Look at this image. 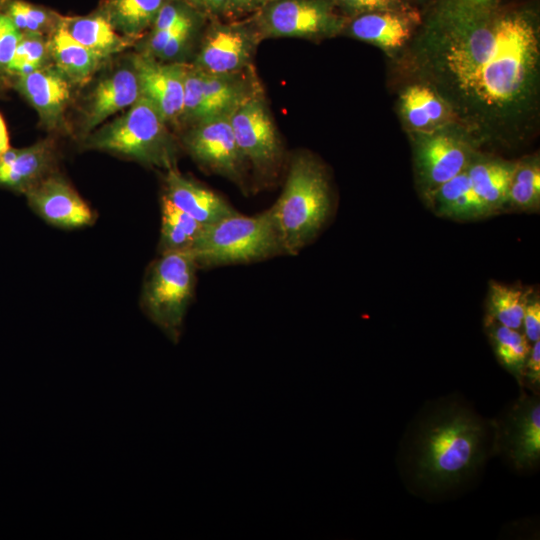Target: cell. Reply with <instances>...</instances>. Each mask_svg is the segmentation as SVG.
<instances>
[{
  "mask_svg": "<svg viewBox=\"0 0 540 540\" xmlns=\"http://www.w3.org/2000/svg\"><path fill=\"white\" fill-rule=\"evenodd\" d=\"M25 196L30 208L54 227L77 229L95 222L93 209L56 171L31 188Z\"/></svg>",
  "mask_w": 540,
  "mask_h": 540,
  "instance_id": "4fadbf2b",
  "label": "cell"
},
{
  "mask_svg": "<svg viewBox=\"0 0 540 540\" xmlns=\"http://www.w3.org/2000/svg\"><path fill=\"white\" fill-rule=\"evenodd\" d=\"M200 75L210 119L230 116L238 106L263 91L253 66L228 74H208L200 71Z\"/></svg>",
  "mask_w": 540,
  "mask_h": 540,
  "instance_id": "ffe728a7",
  "label": "cell"
},
{
  "mask_svg": "<svg viewBox=\"0 0 540 540\" xmlns=\"http://www.w3.org/2000/svg\"><path fill=\"white\" fill-rule=\"evenodd\" d=\"M60 23L76 41L104 60L134 42L119 34L101 11L88 16L60 17Z\"/></svg>",
  "mask_w": 540,
  "mask_h": 540,
  "instance_id": "603a6c76",
  "label": "cell"
},
{
  "mask_svg": "<svg viewBox=\"0 0 540 540\" xmlns=\"http://www.w3.org/2000/svg\"><path fill=\"white\" fill-rule=\"evenodd\" d=\"M525 336L529 342L540 340V303L535 300L528 302L522 320Z\"/></svg>",
  "mask_w": 540,
  "mask_h": 540,
  "instance_id": "e575fe53",
  "label": "cell"
},
{
  "mask_svg": "<svg viewBox=\"0 0 540 540\" xmlns=\"http://www.w3.org/2000/svg\"><path fill=\"white\" fill-rule=\"evenodd\" d=\"M420 22L412 8L369 12L349 17L342 34L394 52L410 42Z\"/></svg>",
  "mask_w": 540,
  "mask_h": 540,
  "instance_id": "9a60e30c",
  "label": "cell"
},
{
  "mask_svg": "<svg viewBox=\"0 0 540 540\" xmlns=\"http://www.w3.org/2000/svg\"><path fill=\"white\" fill-rule=\"evenodd\" d=\"M56 162L57 147L52 140L24 148L9 147L0 156V187L26 194L56 171Z\"/></svg>",
  "mask_w": 540,
  "mask_h": 540,
  "instance_id": "2e32d148",
  "label": "cell"
},
{
  "mask_svg": "<svg viewBox=\"0 0 540 540\" xmlns=\"http://www.w3.org/2000/svg\"><path fill=\"white\" fill-rule=\"evenodd\" d=\"M85 147L166 170L175 167L177 154L168 124L142 95L122 116L90 133Z\"/></svg>",
  "mask_w": 540,
  "mask_h": 540,
  "instance_id": "277c9868",
  "label": "cell"
},
{
  "mask_svg": "<svg viewBox=\"0 0 540 540\" xmlns=\"http://www.w3.org/2000/svg\"><path fill=\"white\" fill-rule=\"evenodd\" d=\"M540 199V167L536 161L515 164L508 200L517 207L530 208Z\"/></svg>",
  "mask_w": 540,
  "mask_h": 540,
  "instance_id": "f1b7e54d",
  "label": "cell"
},
{
  "mask_svg": "<svg viewBox=\"0 0 540 540\" xmlns=\"http://www.w3.org/2000/svg\"><path fill=\"white\" fill-rule=\"evenodd\" d=\"M229 118L246 164L261 174L274 172L280 165L283 149L263 91L238 106Z\"/></svg>",
  "mask_w": 540,
  "mask_h": 540,
  "instance_id": "9c48e42d",
  "label": "cell"
},
{
  "mask_svg": "<svg viewBox=\"0 0 540 540\" xmlns=\"http://www.w3.org/2000/svg\"><path fill=\"white\" fill-rule=\"evenodd\" d=\"M170 0H106L101 12L114 29L135 40L150 29L161 8Z\"/></svg>",
  "mask_w": 540,
  "mask_h": 540,
  "instance_id": "d4e9b609",
  "label": "cell"
},
{
  "mask_svg": "<svg viewBox=\"0 0 540 540\" xmlns=\"http://www.w3.org/2000/svg\"><path fill=\"white\" fill-rule=\"evenodd\" d=\"M345 16L353 17L363 13L410 9L405 0H330Z\"/></svg>",
  "mask_w": 540,
  "mask_h": 540,
  "instance_id": "1f68e13d",
  "label": "cell"
},
{
  "mask_svg": "<svg viewBox=\"0 0 540 540\" xmlns=\"http://www.w3.org/2000/svg\"><path fill=\"white\" fill-rule=\"evenodd\" d=\"M400 110L405 123L414 133H427L456 125L454 115L444 100L431 87L420 82L402 91Z\"/></svg>",
  "mask_w": 540,
  "mask_h": 540,
  "instance_id": "44dd1931",
  "label": "cell"
},
{
  "mask_svg": "<svg viewBox=\"0 0 540 540\" xmlns=\"http://www.w3.org/2000/svg\"><path fill=\"white\" fill-rule=\"evenodd\" d=\"M8 0H0V8L7 3Z\"/></svg>",
  "mask_w": 540,
  "mask_h": 540,
  "instance_id": "f35d334b",
  "label": "cell"
},
{
  "mask_svg": "<svg viewBox=\"0 0 540 540\" xmlns=\"http://www.w3.org/2000/svg\"><path fill=\"white\" fill-rule=\"evenodd\" d=\"M249 17L262 40L317 41L342 34L348 20L330 0H273Z\"/></svg>",
  "mask_w": 540,
  "mask_h": 540,
  "instance_id": "52a82bcc",
  "label": "cell"
},
{
  "mask_svg": "<svg viewBox=\"0 0 540 540\" xmlns=\"http://www.w3.org/2000/svg\"><path fill=\"white\" fill-rule=\"evenodd\" d=\"M9 136L5 122L0 114V156L9 149Z\"/></svg>",
  "mask_w": 540,
  "mask_h": 540,
  "instance_id": "74e56055",
  "label": "cell"
},
{
  "mask_svg": "<svg viewBox=\"0 0 540 540\" xmlns=\"http://www.w3.org/2000/svg\"><path fill=\"white\" fill-rule=\"evenodd\" d=\"M183 144L201 167L242 185L246 162L236 144L229 116L190 127Z\"/></svg>",
  "mask_w": 540,
  "mask_h": 540,
  "instance_id": "8fae6325",
  "label": "cell"
},
{
  "mask_svg": "<svg viewBox=\"0 0 540 540\" xmlns=\"http://www.w3.org/2000/svg\"><path fill=\"white\" fill-rule=\"evenodd\" d=\"M49 55L43 34L23 32L7 67V75L24 76L44 67Z\"/></svg>",
  "mask_w": 540,
  "mask_h": 540,
  "instance_id": "83f0119b",
  "label": "cell"
},
{
  "mask_svg": "<svg viewBox=\"0 0 540 540\" xmlns=\"http://www.w3.org/2000/svg\"><path fill=\"white\" fill-rule=\"evenodd\" d=\"M416 134V166L424 189L431 195L439 186L466 170L472 160L471 140L450 125Z\"/></svg>",
  "mask_w": 540,
  "mask_h": 540,
  "instance_id": "30bf717a",
  "label": "cell"
},
{
  "mask_svg": "<svg viewBox=\"0 0 540 540\" xmlns=\"http://www.w3.org/2000/svg\"><path fill=\"white\" fill-rule=\"evenodd\" d=\"M273 0H230V20L251 16Z\"/></svg>",
  "mask_w": 540,
  "mask_h": 540,
  "instance_id": "8d00e7d4",
  "label": "cell"
},
{
  "mask_svg": "<svg viewBox=\"0 0 540 540\" xmlns=\"http://www.w3.org/2000/svg\"><path fill=\"white\" fill-rule=\"evenodd\" d=\"M403 58L448 105L470 139L529 135L540 108V25L501 0H435Z\"/></svg>",
  "mask_w": 540,
  "mask_h": 540,
  "instance_id": "6da1fadb",
  "label": "cell"
},
{
  "mask_svg": "<svg viewBox=\"0 0 540 540\" xmlns=\"http://www.w3.org/2000/svg\"><path fill=\"white\" fill-rule=\"evenodd\" d=\"M484 423L471 412L447 407L422 426L414 453L416 478L431 488L456 484L486 457Z\"/></svg>",
  "mask_w": 540,
  "mask_h": 540,
  "instance_id": "7a4b0ae2",
  "label": "cell"
},
{
  "mask_svg": "<svg viewBox=\"0 0 540 540\" xmlns=\"http://www.w3.org/2000/svg\"><path fill=\"white\" fill-rule=\"evenodd\" d=\"M209 119L210 114L202 87L200 71L188 63L185 73L183 109L180 124L185 123L192 127Z\"/></svg>",
  "mask_w": 540,
  "mask_h": 540,
  "instance_id": "f546056e",
  "label": "cell"
},
{
  "mask_svg": "<svg viewBox=\"0 0 540 540\" xmlns=\"http://www.w3.org/2000/svg\"><path fill=\"white\" fill-rule=\"evenodd\" d=\"M71 82L56 68L42 67L19 76L15 88L37 111L43 125L60 127L71 98Z\"/></svg>",
  "mask_w": 540,
  "mask_h": 540,
  "instance_id": "e0dca14e",
  "label": "cell"
},
{
  "mask_svg": "<svg viewBox=\"0 0 540 540\" xmlns=\"http://www.w3.org/2000/svg\"><path fill=\"white\" fill-rule=\"evenodd\" d=\"M282 252L269 210L255 216L237 212L205 226L190 253L197 265L260 260Z\"/></svg>",
  "mask_w": 540,
  "mask_h": 540,
  "instance_id": "8992f818",
  "label": "cell"
},
{
  "mask_svg": "<svg viewBox=\"0 0 540 540\" xmlns=\"http://www.w3.org/2000/svg\"><path fill=\"white\" fill-rule=\"evenodd\" d=\"M496 446L518 470L535 466L540 458V403L522 395L496 429Z\"/></svg>",
  "mask_w": 540,
  "mask_h": 540,
  "instance_id": "5bb4252c",
  "label": "cell"
},
{
  "mask_svg": "<svg viewBox=\"0 0 540 540\" xmlns=\"http://www.w3.org/2000/svg\"><path fill=\"white\" fill-rule=\"evenodd\" d=\"M21 34L7 14L0 11V77L7 75V67L13 58Z\"/></svg>",
  "mask_w": 540,
  "mask_h": 540,
  "instance_id": "d6a6232c",
  "label": "cell"
},
{
  "mask_svg": "<svg viewBox=\"0 0 540 540\" xmlns=\"http://www.w3.org/2000/svg\"><path fill=\"white\" fill-rule=\"evenodd\" d=\"M329 208V185L322 166L310 154H296L281 195L268 209L282 252L297 254L320 230Z\"/></svg>",
  "mask_w": 540,
  "mask_h": 540,
  "instance_id": "3957f363",
  "label": "cell"
},
{
  "mask_svg": "<svg viewBox=\"0 0 540 540\" xmlns=\"http://www.w3.org/2000/svg\"><path fill=\"white\" fill-rule=\"evenodd\" d=\"M187 65L163 62L143 52L131 59L141 95L154 105L168 125L181 122Z\"/></svg>",
  "mask_w": 540,
  "mask_h": 540,
  "instance_id": "7c38bea8",
  "label": "cell"
},
{
  "mask_svg": "<svg viewBox=\"0 0 540 540\" xmlns=\"http://www.w3.org/2000/svg\"><path fill=\"white\" fill-rule=\"evenodd\" d=\"M491 327V340L495 354L501 364L521 380L523 368L530 353V344L525 334L496 322Z\"/></svg>",
  "mask_w": 540,
  "mask_h": 540,
  "instance_id": "4316f807",
  "label": "cell"
},
{
  "mask_svg": "<svg viewBox=\"0 0 540 540\" xmlns=\"http://www.w3.org/2000/svg\"><path fill=\"white\" fill-rule=\"evenodd\" d=\"M166 171L163 196L203 226L236 213L223 198L182 175L176 167Z\"/></svg>",
  "mask_w": 540,
  "mask_h": 540,
  "instance_id": "ac0fdd59",
  "label": "cell"
},
{
  "mask_svg": "<svg viewBox=\"0 0 540 540\" xmlns=\"http://www.w3.org/2000/svg\"><path fill=\"white\" fill-rule=\"evenodd\" d=\"M528 293L521 288L493 282L489 290V320L511 329L519 330Z\"/></svg>",
  "mask_w": 540,
  "mask_h": 540,
  "instance_id": "484cf974",
  "label": "cell"
},
{
  "mask_svg": "<svg viewBox=\"0 0 540 540\" xmlns=\"http://www.w3.org/2000/svg\"><path fill=\"white\" fill-rule=\"evenodd\" d=\"M141 96L134 69L123 68L100 80L87 101L83 131L89 133L108 117L133 105Z\"/></svg>",
  "mask_w": 540,
  "mask_h": 540,
  "instance_id": "d6986e66",
  "label": "cell"
},
{
  "mask_svg": "<svg viewBox=\"0 0 540 540\" xmlns=\"http://www.w3.org/2000/svg\"><path fill=\"white\" fill-rule=\"evenodd\" d=\"M55 67L72 83L86 82L104 60L76 41L60 23L47 41Z\"/></svg>",
  "mask_w": 540,
  "mask_h": 540,
  "instance_id": "7402d4cb",
  "label": "cell"
},
{
  "mask_svg": "<svg viewBox=\"0 0 540 540\" xmlns=\"http://www.w3.org/2000/svg\"><path fill=\"white\" fill-rule=\"evenodd\" d=\"M197 266L189 252L160 253L144 278L140 300L142 311L174 343L183 332L193 298Z\"/></svg>",
  "mask_w": 540,
  "mask_h": 540,
  "instance_id": "5b68a950",
  "label": "cell"
},
{
  "mask_svg": "<svg viewBox=\"0 0 540 540\" xmlns=\"http://www.w3.org/2000/svg\"><path fill=\"white\" fill-rule=\"evenodd\" d=\"M523 376L527 377L531 385L540 383V340L533 343L523 368Z\"/></svg>",
  "mask_w": 540,
  "mask_h": 540,
  "instance_id": "d590c367",
  "label": "cell"
},
{
  "mask_svg": "<svg viewBox=\"0 0 540 540\" xmlns=\"http://www.w3.org/2000/svg\"><path fill=\"white\" fill-rule=\"evenodd\" d=\"M515 163L495 159L471 162L467 174L471 186L486 212L496 210L508 200V190Z\"/></svg>",
  "mask_w": 540,
  "mask_h": 540,
  "instance_id": "cb8c5ba5",
  "label": "cell"
},
{
  "mask_svg": "<svg viewBox=\"0 0 540 540\" xmlns=\"http://www.w3.org/2000/svg\"><path fill=\"white\" fill-rule=\"evenodd\" d=\"M194 11L208 19H229L230 0H182Z\"/></svg>",
  "mask_w": 540,
  "mask_h": 540,
  "instance_id": "836d02e7",
  "label": "cell"
},
{
  "mask_svg": "<svg viewBox=\"0 0 540 540\" xmlns=\"http://www.w3.org/2000/svg\"><path fill=\"white\" fill-rule=\"evenodd\" d=\"M208 20L192 65L208 74L235 73L252 67L262 39L251 18Z\"/></svg>",
  "mask_w": 540,
  "mask_h": 540,
  "instance_id": "ba28073f",
  "label": "cell"
},
{
  "mask_svg": "<svg viewBox=\"0 0 540 540\" xmlns=\"http://www.w3.org/2000/svg\"><path fill=\"white\" fill-rule=\"evenodd\" d=\"M5 12L15 27L21 32H34L43 34L52 28L54 18L43 8L37 7L22 0L7 1ZM57 26V25H56Z\"/></svg>",
  "mask_w": 540,
  "mask_h": 540,
  "instance_id": "4dcf8cb0",
  "label": "cell"
}]
</instances>
